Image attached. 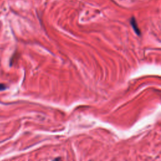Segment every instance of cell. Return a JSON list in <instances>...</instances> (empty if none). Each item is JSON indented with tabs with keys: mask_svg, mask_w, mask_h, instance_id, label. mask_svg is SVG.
Returning a JSON list of instances; mask_svg holds the SVG:
<instances>
[{
	"mask_svg": "<svg viewBox=\"0 0 161 161\" xmlns=\"http://www.w3.org/2000/svg\"><path fill=\"white\" fill-rule=\"evenodd\" d=\"M7 86H6V84H0V91H5V90H6V89H7Z\"/></svg>",
	"mask_w": 161,
	"mask_h": 161,
	"instance_id": "obj_2",
	"label": "cell"
},
{
	"mask_svg": "<svg viewBox=\"0 0 161 161\" xmlns=\"http://www.w3.org/2000/svg\"><path fill=\"white\" fill-rule=\"evenodd\" d=\"M130 24L132 25V28H133V30L135 31V32L136 33V34H137L138 35L140 36V31L139 30V27H138L137 23H136V20L135 19V18H132L130 20Z\"/></svg>",
	"mask_w": 161,
	"mask_h": 161,
	"instance_id": "obj_1",
	"label": "cell"
}]
</instances>
